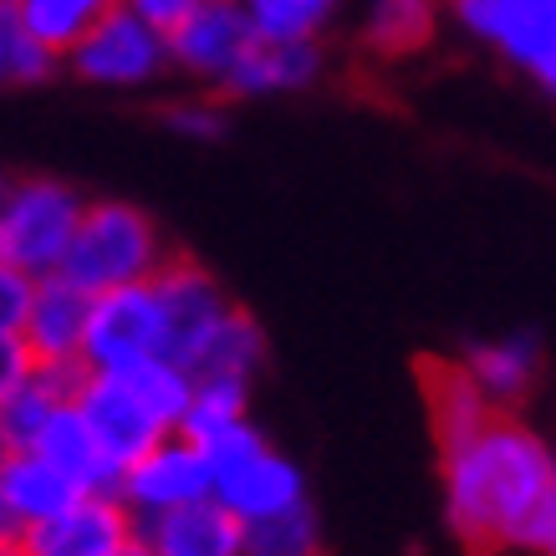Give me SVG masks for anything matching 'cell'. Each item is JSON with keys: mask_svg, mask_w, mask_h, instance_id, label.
I'll return each instance as SVG.
<instances>
[{"mask_svg": "<svg viewBox=\"0 0 556 556\" xmlns=\"http://www.w3.org/2000/svg\"><path fill=\"white\" fill-rule=\"evenodd\" d=\"M444 516L470 552H556V450L510 414L439 450Z\"/></svg>", "mask_w": 556, "mask_h": 556, "instance_id": "1", "label": "cell"}, {"mask_svg": "<svg viewBox=\"0 0 556 556\" xmlns=\"http://www.w3.org/2000/svg\"><path fill=\"white\" fill-rule=\"evenodd\" d=\"M164 261H169V251L159 240V225L138 204L98 200V204H87L83 230L72 240L62 276L77 281L83 291H92V296H108V291L153 281L164 270Z\"/></svg>", "mask_w": 556, "mask_h": 556, "instance_id": "2", "label": "cell"}, {"mask_svg": "<svg viewBox=\"0 0 556 556\" xmlns=\"http://www.w3.org/2000/svg\"><path fill=\"white\" fill-rule=\"evenodd\" d=\"M83 215L87 200L62 179H47V174L16 179L0 200V266L36 276V281L62 276Z\"/></svg>", "mask_w": 556, "mask_h": 556, "instance_id": "3", "label": "cell"}, {"mask_svg": "<svg viewBox=\"0 0 556 556\" xmlns=\"http://www.w3.org/2000/svg\"><path fill=\"white\" fill-rule=\"evenodd\" d=\"M210 470H215V501L240 526H255V521H270L281 510H296L306 506V480L302 470L291 465L287 455H276L261 429L251 419L236 424L215 434L210 444H200Z\"/></svg>", "mask_w": 556, "mask_h": 556, "instance_id": "4", "label": "cell"}, {"mask_svg": "<svg viewBox=\"0 0 556 556\" xmlns=\"http://www.w3.org/2000/svg\"><path fill=\"white\" fill-rule=\"evenodd\" d=\"M169 357V321L153 281L108 291L92 306V327H87L83 368L87 372H128L138 363Z\"/></svg>", "mask_w": 556, "mask_h": 556, "instance_id": "5", "label": "cell"}, {"mask_svg": "<svg viewBox=\"0 0 556 556\" xmlns=\"http://www.w3.org/2000/svg\"><path fill=\"white\" fill-rule=\"evenodd\" d=\"M67 67L92 87H149L164 77V67H174L169 31H159L149 21L118 5L113 16L102 21L98 31H87L77 47L67 51Z\"/></svg>", "mask_w": 556, "mask_h": 556, "instance_id": "6", "label": "cell"}, {"mask_svg": "<svg viewBox=\"0 0 556 556\" xmlns=\"http://www.w3.org/2000/svg\"><path fill=\"white\" fill-rule=\"evenodd\" d=\"M77 408L87 414V424L98 429L108 459L128 470L143 455H153L164 439H174L169 419L138 393V383L128 372H87L83 393H77Z\"/></svg>", "mask_w": 556, "mask_h": 556, "instance_id": "7", "label": "cell"}, {"mask_svg": "<svg viewBox=\"0 0 556 556\" xmlns=\"http://www.w3.org/2000/svg\"><path fill=\"white\" fill-rule=\"evenodd\" d=\"M255 47H261V31L251 26L240 0H204L179 31H169L174 67L189 72L194 83L219 87V92L236 83V72L251 62Z\"/></svg>", "mask_w": 556, "mask_h": 556, "instance_id": "8", "label": "cell"}, {"mask_svg": "<svg viewBox=\"0 0 556 556\" xmlns=\"http://www.w3.org/2000/svg\"><path fill=\"white\" fill-rule=\"evenodd\" d=\"M159 287V302H164V321H169V363L194 372L200 353L210 348L225 317L236 312L225 287L200 266V261H185V255H169L164 270L153 276Z\"/></svg>", "mask_w": 556, "mask_h": 556, "instance_id": "9", "label": "cell"}, {"mask_svg": "<svg viewBox=\"0 0 556 556\" xmlns=\"http://www.w3.org/2000/svg\"><path fill=\"white\" fill-rule=\"evenodd\" d=\"M210 495H215V470H210V459H204L200 444H189L185 434L164 439L153 455L128 465L118 480V501L134 510V521L169 516V510L210 501Z\"/></svg>", "mask_w": 556, "mask_h": 556, "instance_id": "10", "label": "cell"}, {"mask_svg": "<svg viewBox=\"0 0 556 556\" xmlns=\"http://www.w3.org/2000/svg\"><path fill=\"white\" fill-rule=\"evenodd\" d=\"M138 536L134 510L118 495H83L62 516L31 526L26 536L5 541L11 556H113Z\"/></svg>", "mask_w": 556, "mask_h": 556, "instance_id": "11", "label": "cell"}, {"mask_svg": "<svg viewBox=\"0 0 556 556\" xmlns=\"http://www.w3.org/2000/svg\"><path fill=\"white\" fill-rule=\"evenodd\" d=\"M77 501H83V490L72 485L47 455L5 450V459H0V536L5 541L26 536L31 526L62 516Z\"/></svg>", "mask_w": 556, "mask_h": 556, "instance_id": "12", "label": "cell"}, {"mask_svg": "<svg viewBox=\"0 0 556 556\" xmlns=\"http://www.w3.org/2000/svg\"><path fill=\"white\" fill-rule=\"evenodd\" d=\"M83 378V363H36L16 388H0V444L5 450H36L47 424L67 404H77Z\"/></svg>", "mask_w": 556, "mask_h": 556, "instance_id": "13", "label": "cell"}, {"mask_svg": "<svg viewBox=\"0 0 556 556\" xmlns=\"http://www.w3.org/2000/svg\"><path fill=\"white\" fill-rule=\"evenodd\" d=\"M98 296L83 291L67 276H41L36 281L31 317L21 327V342L36 353V363H83L87 327H92Z\"/></svg>", "mask_w": 556, "mask_h": 556, "instance_id": "14", "label": "cell"}, {"mask_svg": "<svg viewBox=\"0 0 556 556\" xmlns=\"http://www.w3.org/2000/svg\"><path fill=\"white\" fill-rule=\"evenodd\" d=\"M138 541L153 556H245V526L215 495L169 510V516L138 521Z\"/></svg>", "mask_w": 556, "mask_h": 556, "instance_id": "15", "label": "cell"}, {"mask_svg": "<svg viewBox=\"0 0 556 556\" xmlns=\"http://www.w3.org/2000/svg\"><path fill=\"white\" fill-rule=\"evenodd\" d=\"M36 455H47L56 470L67 475L72 485L83 490V495H118L123 470L108 459L98 429L87 424V414L77 404H67L56 419L47 424V434L36 439Z\"/></svg>", "mask_w": 556, "mask_h": 556, "instance_id": "16", "label": "cell"}, {"mask_svg": "<svg viewBox=\"0 0 556 556\" xmlns=\"http://www.w3.org/2000/svg\"><path fill=\"white\" fill-rule=\"evenodd\" d=\"M419 378H424V399H429V414H434V439L439 450L444 444H455V439L475 434L480 424H490L495 414H506V408H495L480 393V383L470 378L465 363H444V357H429L419 363Z\"/></svg>", "mask_w": 556, "mask_h": 556, "instance_id": "17", "label": "cell"}, {"mask_svg": "<svg viewBox=\"0 0 556 556\" xmlns=\"http://www.w3.org/2000/svg\"><path fill=\"white\" fill-rule=\"evenodd\" d=\"M536 363H541V342L536 332H510V338H495V342H475L465 353V368L470 378L480 383L495 408H510L521 399L531 378H536Z\"/></svg>", "mask_w": 556, "mask_h": 556, "instance_id": "18", "label": "cell"}, {"mask_svg": "<svg viewBox=\"0 0 556 556\" xmlns=\"http://www.w3.org/2000/svg\"><path fill=\"white\" fill-rule=\"evenodd\" d=\"M321 72L317 41H261L251 62L236 72V83L225 87L230 98H270V92H296L312 87Z\"/></svg>", "mask_w": 556, "mask_h": 556, "instance_id": "19", "label": "cell"}, {"mask_svg": "<svg viewBox=\"0 0 556 556\" xmlns=\"http://www.w3.org/2000/svg\"><path fill=\"white\" fill-rule=\"evenodd\" d=\"M439 0H368L363 11V47L372 56H414L434 41Z\"/></svg>", "mask_w": 556, "mask_h": 556, "instance_id": "20", "label": "cell"}, {"mask_svg": "<svg viewBox=\"0 0 556 556\" xmlns=\"http://www.w3.org/2000/svg\"><path fill=\"white\" fill-rule=\"evenodd\" d=\"M0 5H11L26 31L41 36L51 51L67 56L87 31H98L102 21L118 11L123 0H0Z\"/></svg>", "mask_w": 556, "mask_h": 556, "instance_id": "21", "label": "cell"}, {"mask_svg": "<svg viewBox=\"0 0 556 556\" xmlns=\"http://www.w3.org/2000/svg\"><path fill=\"white\" fill-rule=\"evenodd\" d=\"M261 363H266V332H261V321H255L251 312L236 306V312L225 317V327L210 338V348L200 353L194 378H245V383H251Z\"/></svg>", "mask_w": 556, "mask_h": 556, "instance_id": "22", "label": "cell"}, {"mask_svg": "<svg viewBox=\"0 0 556 556\" xmlns=\"http://www.w3.org/2000/svg\"><path fill=\"white\" fill-rule=\"evenodd\" d=\"M245 404H251V383L245 378H194V404H189L179 434L189 444H210L215 434L245 424Z\"/></svg>", "mask_w": 556, "mask_h": 556, "instance_id": "23", "label": "cell"}, {"mask_svg": "<svg viewBox=\"0 0 556 556\" xmlns=\"http://www.w3.org/2000/svg\"><path fill=\"white\" fill-rule=\"evenodd\" d=\"M261 41H317L342 0H240Z\"/></svg>", "mask_w": 556, "mask_h": 556, "instance_id": "24", "label": "cell"}, {"mask_svg": "<svg viewBox=\"0 0 556 556\" xmlns=\"http://www.w3.org/2000/svg\"><path fill=\"white\" fill-rule=\"evenodd\" d=\"M541 5H546V0H444V11L455 16L459 31L475 36V41L490 51H506L510 36L521 31Z\"/></svg>", "mask_w": 556, "mask_h": 556, "instance_id": "25", "label": "cell"}, {"mask_svg": "<svg viewBox=\"0 0 556 556\" xmlns=\"http://www.w3.org/2000/svg\"><path fill=\"white\" fill-rule=\"evenodd\" d=\"M245 556H327L312 501L296 510H281L270 521L245 526Z\"/></svg>", "mask_w": 556, "mask_h": 556, "instance_id": "26", "label": "cell"}, {"mask_svg": "<svg viewBox=\"0 0 556 556\" xmlns=\"http://www.w3.org/2000/svg\"><path fill=\"white\" fill-rule=\"evenodd\" d=\"M56 62H62V51H51L41 36L26 31L11 5H0V72H5V83L11 87L47 83L56 72Z\"/></svg>", "mask_w": 556, "mask_h": 556, "instance_id": "27", "label": "cell"}, {"mask_svg": "<svg viewBox=\"0 0 556 556\" xmlns=\"http://www.w3.org/2000/svg\"><path fill=\"white\" fill-rule=\"evenodd\" d=\"M31 302H36V276L0 266V338H21V327L31 317Z\"/></svg>", "mask_w": 556, "mask_h": 556, "instance_id": "28", "label": "cell"}, {"mask_svg": "<svg viewBox=\"0 0 556 556\" xmlns=\"http://www.w3.org/2000/svg\"><path fill=\"white\" fill-rule=\"evenodd\" d=\"M169 128L179 138H194V143H215V138H225V118H219L215 102H185V108H174Z\"/></svg>", "mask_w": 556, "mask_h": 556, "instance_id": "29", "label": "cell"}, {"mask_svg": "<svg viewBox=\"0 0 556 556\" xmlns=\"http://www.w3.org/2000/svg\"><path fill=\"white\" fill-rule=\"evenodd\" d=\"M128 11H138V16L149 21V26H159V31H179L194 11H200L204 0H123Z\"/></svg>", "mask_w": 556, "mask_h": 556, "instance_id": "30", "label": "cell"}, {"mask_svg": "<svg viewBox=\"0 0 556 556\" xmlns=\"http://www.w3.org/2000/svg\"><path fill=\"white\" fill-rule=\"evenodd\" d=\"M536 87H541V92H552V98H556V62H546V67L536 72Z\"/></svg>", "mask_w": 556, "mask_h": 556, "instance_id": "31", "label": "cell"}, {"mask_svg": "<svg viewBox=\"0 0 556 556\" xmlns=\"http://www.w3.org/2000/svg\"><path fill=\"white\" fill-rule=\"evenodd\" d=\"M113 556H153V552H149V546H143V541L134 536V541H128V546H118V552H113Z\"/></svg>", "mask_w": 556, "mask_h": 556, "instance_id": "32", "label": "cell"}, {"mask_svg": "<svg viewBox=\"0 0 556 556\" xmlns=\"http://www.w3.org/2000/svg\"><path fill=\"white\" fill-rule=\"evenodd\" d=\"M552 556H556V552H552Z\"/></svg>", "mask_w": 556, "mask_h": 556, "instance_id": "33", "label": "cell"}]
</instances>
